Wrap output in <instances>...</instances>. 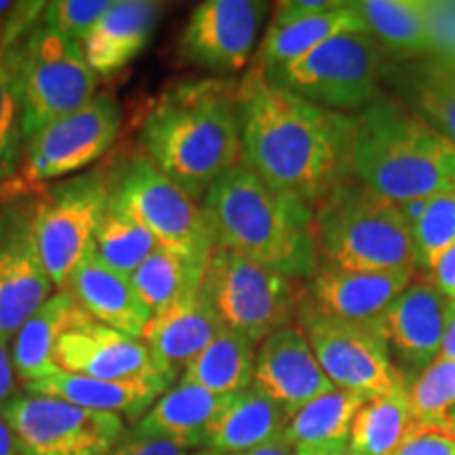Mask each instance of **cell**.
Returning <instances> with one entry per match:
<instances>
[{
  "mask_svg": "<svg viewBox=\"0 0 455 455\" xmlns=\"http://www.w3.org/2000/svg\"><path fill=\"white\" fill-rule=\"evenodd\" d=\"M236 114L243 163L276 190L316 209L356 178V114L310 104L253 66L238 81Z\"/></svg>",
  "mask_w": 455,
  "mask_h": 455,
  "instance_id": "obj_1",
  "label": "cell"
},
{
  "mask_svg": "<svg viewBox=\"0 0 455 455\" xmlns=\"http://www.w3.org/2000/svg\"><path fill=\"white\" fill-rule=\"evenodd\" d=\"M236 91L232 78H190L163 91L141 118V152L201 204L243 161Z\"/></svg>",
  "mask_w": 455,
  "mask_h": 455,
  "instance_id": "obj_2",
  "label": "cell"
},
{
  "mask_svg": "<svg viewBox=\"0 0 455 455\" xmlns=\"http://www.w3.org/2000/svg\"><path fill=\"white\" fill-rule=\"evenodd\" d=\"M203 207L212 220L215 247L299 281H308L321 264L315 209L266 184L243 161L215 181Z\"/></svg>",
  "mask_w": 455,
  "mask_h": 455,
  "instance_id": "obj_3",
  "label": "cell"
},
{
  "mask_svg": "<svg viewBox=\"0 0 455 455\" xmlns=\"http://www.w3.org/2000/svg\"><path fill=\"white\" fill-rule=\"evenodd\" d=\"M355 175L392 203L449 192L455 146L396 95H379L356 114Z\"/></svg>",
  "mask_w": 455,
  "mask_h": 455,
  "instance_id": "obj_4",
  "label": "cell"
},
{
  "mask_svg": "<svg viewBox=\"0 0 455 455\" xmlns=\"http://www.w3.org/2000/svg\"><path fill=\"white\" fill-rule=\"evenodd\" d=\"M318 259L338 270L413 266L411 236L396 203L352 178L315 209ZM415 268V266H413Z\"/></svg>",
  "mask_w": 455,
  "mask_h": 455,
  "instance_id": "obj_5",
  "label": "cell"
},
{
  "mask_svg": "<svg viewBox=\"0 0 455 455\" xmlns=\"http://www.w3.org/2000/svg\"><path fill=\"white\" fill-rule=\"evenodd\" d=\"M392 57L365 30L329 38L312 53L266 70V78L310 104L358 114L382 95Z\"/></svg>",
  "mask_w": 455,
  "mask_h": 455,
  "instance_id": "obj_6",
  "label": "cell"
},
{
  "mask_svg": "<svg viewBox=\"0 0 455 455\" xmlns=\"http://www.w3.org/2000/svg\"><path fill=\"white\" fill-rule=\"evenodd\" d=\"M226 329L259 346L268 335L298 323L306 284L266 266L215 247L201 284Z\"/></svg>",
  "mask_w": 455,
  "mask_h": 455,
  "instance_id": "obj_7",
  "label": "cell"
},
{
  "mask_svg": "<svg viewBox=\"0 0 455 455\" xmlns=\"http://www.w3.org/2000/svg\"><path fill=\"white\" fill-rule=\"evenodd\" d=\"M110 203L133 215L158 244L184 258L207 264L215 232L201 203L155 167L144 152L121 158L106 173Z\"/></svg>",
  "mask_w": 455,
  "mask_h": 455,
  "instance_id": "obj_8",
  "label": "cell"
},
{
  "mask_svg": "<svg viewBox=\"0 0 455 455\" xmlns=\"http://www.w3.org/2000/svg\"><path fill=\"white\" fill-rule=\"evenodd\" d=\"M15 66L24 140L81 110L98 95V76L84 60L81 44L41 21L15 47Z\"/></svg>",
  "mask_w": 455,
  "mask_h": 455,
  "instance_id": "obj_9",
  "label": "cell"
},
{
  "mask_svg": "<svg viewBox=\"0 0 455 455\" xmlns=\"http://www.w3.org/2000/svg\"><path fill=\"white\" fill-rule=\"evenodd\" d=\"M108 201L106 171L93 169L44 188L32 207L34 238L53 287L64 289L72 272L93 251Z\"/></svg>",
  "mask_w": 455,
  "mask_h": 455,
  "instance_id": "obj_10",
  "label": "cell"
},
{
  "mask_svg": "<svg viewBox=\"0 0 455 455\" xmlns=\"http://www.w3.org/2000/svg\"><path fill=\"white\" fill-rule=\"evenodd\" d=\"M298 325L308 338L318 365L333 388L363 398L407 392L405 378L398 373L386 344L371 325L321 315L306 298Z\"/></svg>",
  "mask_w": 455,
  "mask_h": 455,
  "instance_id": "obj_11",
  "label": "cell"
},
{
  "mask_svg": "<svg viewBox=\"0 0 455 455\" xmlns=\"http://www.w3.org/2000/svg\"><path fill=\"white\" fill-rule=\"evenodd\" d=\"M0 415L13 432L20 455H110L124 436L121 415L30 392L15 395Z\"/></svg>",
  "mask_w": 455,
  "mask_h": 455,
  "instance_id": "obj_12",
  "label": "cell"
},
{
  "mask_svg": "<svg viewBox=\"0 0 455 455\" xmlns=\"http://www.w3.org/2000/svg\"><path fill=\"white\" fill-rule=\"evenodd\" d=\"M121 108L108 93L95 95L81 110L68 114L26 138L15 184L28 190L44 181L78 173L110 150L121 131Z\"/></svg>",
  "mask_w": 455,
  "mask_h": 455,
  "instance_id": "obj_13",
  "label": "cell"
},
{
  "mask_svg": "<svg viewBox=\"0 0 455 455\" xmlns=\"http://www.w3.org/2000/svg\"><path fill=\"white\" fill-rule=\"evenodd\" d=\"M266 13L268 3L261 0H204L180 34L178 60L213 74L244 70L251 64Z\"/></svg>",
  "mask_w": 455,
  "mask_h": 455,
  "instance_id": "obj_14",
  "label": "cell"
},
{
  "mask_svg": "<svg viewBox=\"0 0 455 455\" xmlns=\"http://www.w3.org/2000/svg\"><path fill=\"white\" fill-rule=\"evenodd\" d=\"M57 369L108 382L129 379H175L161 371L141 338H131L91 318L76 306L53 350Z\"/></svg>",
  "mask_w": 455,
  "mask_h": 455,
  "instance_id": "obj_15",
  "label": "cell"
},
{
  "mask_svg": "<svg viewBox=\"0 0 455 455\" xmlns=\"http://www.w3.org/2000/svg\"><path fill=\"white\" fill-rule=\"evenodd\" d=\"M447 301V295L418 272L405 291L371 323L407 388L441 355Z\"/></svg>",
  "mask_w": 455,
  "mask_h": 455,
  "instance_id": "obj_16",
  "label": "cell"
},
{
  "mask_svg": "<svg viewBox=\"0 0 455 455\" xmlns=\"http://www.w3.org/2000/svg\"><path fill=\"white\" fill-rule=\"evenodd\" d=\"M51 295L53 281L38 253L32 209L0 207V341L9 344Z\"/></svg>",
  "mask_w": 455,
  "mask_h": 455,
  "instance_id": "obj_17",
  "label": "cell"
},
{
  "mask_svg": "<svg viewBox=\"0 0 455 455\" xmlns=\"http://www.w3.org/2000/svg\"><path fill=\"white\" fill-rule=\"evenodd\" d=\"M253 386L289 418L310 401L333 390L298 323L278 329L258 346Z\"/></svg>",
  "mask_w": 455,
  "mask_h": 455,
  "instance_id": "obj_18",
  "label": "cell"
},
{
  "mask_svg": "<svg viewBox=\"0 0 455 455\" xmlns=\"http://www.w3.org/2000/svg\"><path fill=\"white\" fill-rule=\"evenodd\" d=\"M418 275L413 266L396 270H338L318 264L306 284V299L321 315L339 321L371 325L382 312L411 284Z\"/></svg>",
  "mask_w": 455,
  "mask_h": 455,
  "instance_id": "obj_19",
  "label": "cell"
},
{
  "mask_svg": "<svg viewBox=\"0 0 455 455\" xmlns=\"http://www.w3.org/2000/svg\"><path fill=\"white\" fill-rule=\"evenodd\" d=\"M224 327L203 289L186 295L169 308L152 315L144 339L156 365L169 378L180 379L184 369L212 344Z\"/></svg>",
  "mask_w": 455,
  "mask_h": 455,
  "instance_id": "obj_20",
  "label": "cell"
},
{
  "mask_svg": "<svg viewBox=\"0 0 455 455\" xmlns=\"http://www.w3.org/2000/svg\"><path fill=\"white\" fill-rule=\"evenodd\" d=\"M66 291L76 306L101 325L131 338H144L152 312L140 298L131 276L108 268L91 251L72 272Z\"/></svg>",
  "mask_w": 455,
  "mask_h": 455,
  "instance_id": "obj_21",
  "label": "cell"
},
{
  "mask_svg": "<svg viewBox=\"0 0 455 455\" xmlns=\"http://www.w3.org/2000/svg\"><path fill=\"white\" fill-rule=\"evenodd\" d=\"M161 3L116 0L83 38L81 49L95 76H114L148 47L163 15Z\"/></svg>",
  "mask_w": 455,
  "mask_h": 455,
  "instance_id": "obj_22",
  "label": "cell"
},
{
  "mask_svg": "<svg viewBox=\"0 0 455 455\" xmlns=\"http://www.w3.org/2000/svg\"><path fill=\"white\" fill-rule=\"evenodd\" d=\"M169 388L171 384L163 379L108 382V379H95L87 375L66 373L61 369L38 382L26 384V392L30 395L55 396L89 411L124 415L135 422H140Z\"/></svg>",
  "mask_w": 455,
  "mask_h": 455,
  "instance_id": "obj_23",
  "label": "cell"
},
{
  "mask_svg": "<svg viewBox=\"0 0 455 455\" xmlns=\"http://www.w3.org/2000/svg\"><path fill=\"white\" fill-rule=\"evenodd\" d=\"M289 415L268 396L251 388L228 395L204 432L203 449L235 455L284 435Z\"/></svg>",
  "mask_w": 455,
  "mask_h": 455,
  "instance_id": "obj_24",
  "label": "cell"
},
{
  "mask_svg": "<svg viewBox=\"0 0 455 455\" xmlns=\"http://www.w3.org/2000/svg\"><path fill=\"white\" fill-rule=\"evenodd\" d=\"M386 81L395 84L396 98L403 104L455 146V68L432 57L415 61L392 60Z\"/></svg>",
  "mask_w": 455,
  "mask_h": 455,
  "instance_id": "obj_25",
  "label": "cell"
},
{
  "mask_svg": "<svg viewBox=\"0 0 455 455\" xmlns=\"http://www.w3.org/2000/svg\"><path fill=\"white\" fill-rule=\"evenodd\" d=\"M352 7L369 36L396 61L432 57L428 0H356Z\"/></svg>",
  "mask_w": 455,
  "mask_h": 455,
  "instance_id": "obj_26",
  "label": "cell"
},
{
  "mask_svg": "<svg viewBox=\"0 0 455 455\" xmlns=\"http://www.w3.org/2000/svg\"><path fill=\"white\" fill-rule=\"evenodd\" d=\"M352 30H365V24L352 7V3H339L327 13L308 17V20L287 21V24L270 21L258 53L253 55L251 66L261 72L272 70V68L284 66L312 53L316 47H321L323 43L338 36V34Z\"/></svg>",
  "mask_w": 455,
  "mask_h": 455,
  "instance_id": "obj_27",
  "label": "cell"
},
{
  "mask_svg": "<svg viewBox=\"0 0 455 455\" xmlns=\"http://www.w3.org/2000/svg\"><path fill=\"white\" fill-rule=\"evenodd\" d=\"M226 396H218L201 386L180 382L164 392L133 430L140 435L163 436L203 449L204 432L218 415Z\"/></svg>",
  "mask_w": 455,
  "mask_h": 455,
  "instance_id": "obj_28",
  "label": "cell"
},
{
  "mask_svg": "<svg viewBox=\"0 0 455 455\" xmlns=\"http://www.w3.org/2000/svg\"><path fill=\"white\" fill-rule=\"evenodd\" d=\"M424 430L436 428L413 413L407 392L373 396L358 409L350 428L348 449L355 455H396L398 449Z\"/></svg>",
  "mask_w": 455,
  "mask_h": 455,
  "instance_id": "obj_29",
  "label": "cell"
},
{
  "mask_svg": "<svg viewBox=\"0 0 455 455\" xmlns=\"http://www.w3.org/2000/svg\"><path fill=\"white\" fill-rule=\"evenodd\" d=\"M74 310L76 301L66 289H60L15 333L9 352L15 375L24 386L57 371L53 350Z\"/></svg>",
  "mask_w": 455,
  "mask_h": 455,
  "instance_id": "obj_30",
  "label": "cell"
},
{
  "mask_svg": "<svg viewBox=\"0 0 455 455\" xmlns=\"http://www.w3.org/2000/svg\"><path fill=\"white\" fill-rule=\"evenodd\" d=\"M255 352L258 346L251 339L221 327L212 344L184 369L180 379L218 396L236 395L253 386Z\"/></svg>",
  "mask_w": 455,
  "mask_h": 455,
  "instance_id": "obj_31",
  "label": "cell"
},
{
  "mask_svg": "<svg viewBox=\"0 0 455 455\" xmlns=\"http://www.w3.org/2000/svg\"><path fill=\"white\" fill-rule=\"evenodd\" d=\"M369 398L333 388L298 409L289 418L284 439L295 451L348 445L352 422Z\"/></svg>",
  "mask_w": 455,
  "mask_h": 455,
  "instance_id": "obj_32",
  "label": "cell"
},
{
  "mask_svg": "<svg viewBox=\"0 0 455 455\" xmlns=\"http://www.w3.org/2000/svg\"><path fill=\"white\" fill-rule=\"evenodd\" d=\"M204 266L178 255L169 249L158 247L138 270L131 275L133 287L150 308L152 315L169 308L186 295L201 289Z\"/></svg>",
  "mask_w": 455,
  "mask_h": 455,
  "instance_id": "obj_33",
  "label": "cell"
},
{
  "mask_svg": "<svg viewBox=\"0 0 455 455\" xmlns=\"http://www.w3.org/2000/svg\"><path fill=\"white\" fill-rule=\"evenodd\" d=\"M161 247L148 228L108 201L104 220L95 232L93 255L108 268L131 276Z\"/></svg>",
  "mask_w": 455,
  "mask_h": 455,
  "instance_id": "obj_34",
  "label": "cell"
},
{
  "mask_svg": "<svg viewBox=\"0 0 455 455\" xmlns=\"http://www.w3.org/2000/svg\"><path fill=\"white\" fill-rule=\"evenodd\" d=\"M409 236L415 270L428 275L455 244V190L432 195L422 218L409 226Z\"/></svg>",
  "mask_w": 455,
  "mask_h": 455,
  "instance_id": "obj_35",
  "label": "cell"
},
{
  "mask_svg": "<svg viewBox=\"0 0 455 455\" xmlns=\"http://www.w3.org/2000/svg\"><path fill=\"white\" fill-rule=\"evenodd\" d=\"M21 140L24 135L15 47L7 49L0 44V171H7L13 164Z\"/></svg>",
  "mask_w": 455,
  "mask_h": 455,
  "instance_id": "obj_36",
  "label": "cell"
},
{
  "mask_svg": "<svg viewBox=\"0 0 455 455\" xmlns=\"http://www.w3.org/2000/svg\"><path fill=\"white\" fill-rule=\"evenodd\" d=\"M110 7L112 0H55L44 7L41 24L81 44Z\"/></svg>",
  "mask_w": 455,
  "mask_h": 455,
  "instance_id": "obj_37",
  "label": "cell"
},
{
  "mask_svg": "<svg viewBox=\"0 0 455 455\" xmlns=\"http://www.w3.org/2000/svg\"><path fill=\"white\" fill-rule=\"evenodd\" d=\"M432 60L455 68V0H428Z\"/></svg>",
  "mask_w": 455,
  "mask_h": 455,
  "instance_id": "obj_38",
  "label": "cell"
},
{
  "mask_svg": "<svg viewBox=\"0 0 455 455\" xmlns=\"http://www.w3.org/2000/svg\"><path fill=\"white\" fill-rule=\"evenodd\" d=\"M192 447L173 439H163V436L140 435L131 430L124 435L121 443L112 449L110 455H192Z\"/></svg>",
  "mask_w": 455,
  "mask_h": 455,
  "instance_id": "obj_39",
  "label": "cell"
},
{
  "mask_svg": "<svg viewBox=\"0 0 455 455\" xmlns=\"http://www.w3.org/2000/svg\"><path fill=\"white\" fill-rule=\"evenodd\" d=\"M396 455H455V436L439 430H424L398 449Z\"/></svg>",
  "mask_w": 455,
  "mask_h": 455,
  "instance_id": "obj_40",
  "label": "cell"
},
{
  "mask_svg": "<svg viewBox=\"0 0 455 455\" xmlns=\"http://www.w3.org/2000/svg\"><path fill=\"white\" fill-rule=\"evenodd\" d=\"M338 0H281L275 4V17L272 21L276 24H287V21L308 20L321 13H327L338 7Z\"/></svg>",
  "mask_w": 455,
  "mask_h": 455,
  "instance_id": "obj_41",
  "label": "cell"
},
{
  "mask_svg": "<svg viewBox=\"0 0 455 455\" xmlns=\"http://www.w3.org/2000/svg\"><path fill=\"white\" fill-rule=\"evenodd\" d=\"M436 289L447 298H455V244L445 251L426 275Z\"/></svg>",
  "mask_w": 455,
  "mask_h": 455,
  "instance_id": "obj_42",
  "label": "cell"
},
{
  "mask_svg": "<svg viewBox=\"0 0 455 455\" xmlns=\"http://www.w3.org/2000/svg\"><path fill=\"white\" fill-rule=\"evenodd\" d=\"M15 367L11 361V352L4 341H0V409H3L15 395Z\"/></svg>",
  "mask_w": 455,
  "mask_h": 455,
  "instance_id": "obj_43",
  "label": "cell"
},
{
  "mask_svg": "<svg viewBox=\"0 0 455 455\" xmlns=\"http://www.w3.org/2000/svg\"><path fill=\"white\" fill-rule=\"evenodd\" d=\"M439 358H455V298H449L447 301L445 335H443Z\"/></svg>",
  "mask_w": 455,
  "mask_h": 455,
  "instance_id": "obj_44",
  "label": "cell"
},
{
  "mask_svg": "<svg viewBox=\"0 0 455 455\" xmlns=\"http://www.w3.org/2000/svg\"><path fill=\"white\" fill-rule=\"evenodd\" d=\"M235 455H295V449L289 445L284 436H278L275 441H268L264 443V445L247 449V451H241Z\"/></svg>",
  "mask_w": 455,
  "mask_h": 455,
  "instance_id": "obj_45",
  "label": "cell"
},
{
  "mask_svg": "<svg viewBox=\"0 0 455 455\" xmlns=\"http://www.w3.org/2000/svg\"><path fill=\"white\" fill-rule=\"evenodd\" d=\"M0 455H20L17 453V443L9 424L0 415Z\"/></svg>",
  "mask_w": 455,
  "mask_h": 455,
  "instance_id": "obj_46",
  "label": "cell"
},
{
  "mask_svg": "<svg viewBox=\"0 0 455 455\" xmlns=\"http://www.w3.org/2000/svg\"><path fill=\"white\" fill-rule=\"evenodd\" d=\"M295 455H355L348 449V445L341 447H325V449H299Z\"/></svg>",
  "mask_w": 455,
  "mask_h": 455,
  "instance_id": "obj_47",
  "label": "cell"
},
{
  "mask_svg": "<svg viewBox=\"0 0 455 455\" xmlns=\"http://www.w3.org/2000/svg\"><path fill=\"white\" fill-rule=\"evenodd\" d=\"M192 455H224V453L213 451V449H198V451H195Z\"/></svg>",
  "mask_w": 455,
  "mask_h": 455,
  "instance_id": "obj_48",
  "label": "cell"
},
{
  "mask_svg": "<svg viewBox=\"0 0 455 455\" xmlns=\"http://www.w3.org/2000/svg\"><path fill=\"white\" fill-rule=\"evenodd\" d=\"M449 418H451V422L455 424V409H453V411H451V415H449Z\"/></svg>",
  "mask_w": 455,
  "mask_h": 455,
  "instance_id": "obj_49",
  "label": "cell"
},
{
  "mask_svg": "<svg viewBox=\"0 0 455 455\" xmlns=\"http://www.w3.org/2000/svg\"><path fill=\"white\" fill-rule=\"evenodd\" d=\"M453 190H455V186H453Z\"/></svg>",
  "mask_w": 455,
  "mask_h": 455,
  "instance_id": "obj_50",
  "label": "cell"
}]
</instances>
